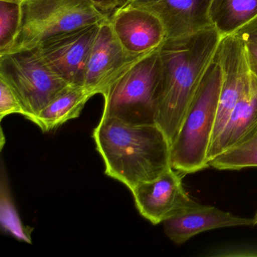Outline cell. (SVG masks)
<instances>
[{"instance_id":"6da1fadb","label":"cell","mask_w":257,"mask_h":257,"mask_svg":"<svg viewBox=\"0 0 257 257\" xmlns=\"http://www.w3.org/2000/svg\"><path fill=\"white\" fill-rule=\"evenodd\" d=\"M222 38L212 26L167 40L160 48L161 78L155 121L171 145Z\"/></svg>"},{"instance_id":"7a4b0ae2","label":"cell","mask_w":257,"mask_h":257,"mask_svg":"<svg viewBox=\"0 0 257 257\" xmlns=\"http://www.w3.org/2000/svg\"><path fill=\"white\" fill-rule=\"evenodd\" d=\"M92 136L105 174L130 191L171 167V144L156 124H131L101 116Z\"/></svg>"},{"instance_id":"3957f363","label":"cell","mask_w":257,"mask_h":257,"mask_svg":"<svg viewBox=\"0 0 257 257\" xmlns=\"http://www.w3.org/2000/svg\"><path fill=\"white\" fill-rule=\"evenodd\" d=\"M222 82L220 66L213 59L171 145V167L178 172L193 174L210 167L209 151Z\"/></svg>"},{"instance_id":"277c9868","label":"cell","mask_w":257,"mask_h":257,"mask_svg":"<svg viewBox=\"0 0 257 257\" xmlns=\"http://www.w3.org/2000/svg\"><path fill=\"white\" fill-rule=\"evenodd\" d=\"M160 48L135 61L109 87L103 95L104 107L101 116L131 124H156Z\"/></svg>"},{"instance_id":"5b68a950","label":"cell","mask_w":257,"mask_h":257,"mask_svg":"<svg viewBox=\"0 0 257 257\" xmlns=\"http://www.w3.org/2000/svg\"><path fill=\"white\" fill-rule=\"evenodd\" d=\"M109 18L89 0H23L22 28L10 53L32 50L48 39Z\"/></svg>"},{"instance_id":"8992f818","label":"cell","mask_w":257,"mask_h":257,"mask_svg":"<svg viewBox=\"0 0 257 257\" xmlns=\"http://www.w3.org/2000/svg\"><path fill=\"white\" fill-rule=\"evenodd\" d=\"M0 79L17 94L25 118H36L70 84L43 62L36 49L0 55Z\"/></svg>"},{"instance_id":"52a82bcc","label":"cell","mask_w":257,"mask_h":257,"mask_svg":"<svg viewBox=\"0 0 257 257\" xmlns=\"http://www.w3.org/2000/svg\"><path fill=\"white\" fill-rule=\"evenodd\" d=\"M100 24L48 39L36 50L55 74L70 85H83L87 63Z\"/></svg>"},{"instance_id":"ba28073f","label":"cell","mask_w":257,"mask_h":257,"mask_svg":"<svg viewBox=\"0 0 257 257\" xmlns=\"http://www.w3.org/2000/svg\"><path fill=\"white\" fill-rule=\"evenodd\" d=\"M131 192L141 216L154 225L198 204L188 195L180 172L172 167L156 180L141 183Z\"/></svg>"},{"instance_id":"9c48e42d","label":"cell","mask_w":257,"mask_h":257,"mask_svg":"<svg viewBox=\"0 0 257 257\" xmlns=\"http://www.w3.org/2000/svg\"><path fill=\"white\" fill-rule=\"evenodd\" d=\"M109 25L118 41L132 56L147 55L167 40L162 21L154 13L126 3L109 15Z\"/></svg>"},{"instance_id":"30bf717a","label":"cell","mask_w":257,"mask_h":257,"mask_svg":"<svg viewBox=\"0 0 257 257\" xmlns=\"http://www.w3.org/2000/svg\"><path fill=\"white\" fill-rule=\"evenodd\" d=\"M142 56L127 54L113 34L109 19L102 22L90 52L83 86L94 96L103 95L120 75Z\"/></svg>"},{"instance_id":"8fae6325","label":"cell","mask_w":257,"mask_h":257,"mask_svg":"<svg viewBox=\"0 0 257 257\" xmlns=\"http://www.w3.org/2000/svg\"><path fill=\"white\" fill-rule=\"evenodd\" d=\"M160 19L167 40L186 37L213 26L209 19L210 0H127Z\"/></svg>"},{"instance_id":"7c38bea8","label":"cell","mask_w":257,"mask_h":257,"mask_svg":"<svg viewBox=\"0 0 257 257\" xmlns=\"http://www.w3.org/2000/svg\"><path fill=\"white\" fill-rule=\"evenodd\" d=\"M163 225L168 238L178 245L209 230L254 225L253 219L234 216L217 207L201 204L167 219Z\"/></svg>"},{"instance_id":"4fadbf2b","label":"cell","mask_w":257,"mask_h":257,"mask_svg":"<svg viewBox=\"0 0 257 257\" xmlns=\"http://www.w3.org/2000/svg\"><path fill=\"white\" fill-rule=\"evenodd\" d=\"M251 74V73H250ZM257 135V79L249 84L217 139L210 146L209 162L216 156L244 144Z\"/></svg>"},{"instance_id":"5bb4252c","label":"cell","mask_w":257,"mask_h":257,"mask_svg":"<svg viewBox=\"0 0 257 257\" xmlns=\"http://www.w3.org/2000/svg\"><path fill=\"white\" fill-rule=\"evenodd\" d=\"M83 85H70L37 115L35 124L44 132H52L78 118L93 97Z\"/></svg>"},{"instance_id":"9a60e30c","label":"cell","mask_w":257,"mask_h":257,"mask_svg":"<svg viewBox=\"0 0 257 257\" xmlns=\"http://www.w3.org/2000/svg\"><path fill=\"white\" fill-rule=\"evenodd\" d=\"M208 14L222 37L231 35L257 16V0H210Z\"/></svg>"},{"instance_id":"2e32d148","label":"cell","mask_w":257,"mask_h":257,"mask_svg":"<svg viewBox=\"0 0 257 257\" xmlns=\"http://www.w3.org/2000/svg\"><path fill=\"white\" fill-rule=\"evenodd\" d=\"M0 225L2 231L19 241L32 243L31 233L34 228L22 222L13 199L8 174L4 162H1L0 176Z\"/></svg>"},{"instance_id":"e0dca14e","label":"cell","mask_w":257,"mask_h":257,"mask_svg":"<svg viewBox=\"0 0 257 257\" xmlns=\"http://www.w3.org/2000/svg\"><path fill=\"white\" fill-rule=\"evenodd\" d=\"M22 24V1L0 0V55L16 45Z\"/></svg>"},{"instance_id":"ac0fdd59","label":"cell","mask_w":257,"mask_h":257,"mask_svg":"<svg viewBox=\"0 0 257 257\" xmlns=\"http://www.w3.org/2000/svg\"><path fill=\"white\" fill-rule=\"evenodd\" d=\"M210 167L220 171H239L257 168V135L244 144L212 159Z\"/></svg>"},{"instance_id":"d6986e66","label":"cell","mask_w":257,"mask_h":257,"mask_svg":"<svg viewBox=\"0 0 257 257\" xmlns=\"http://www.w3.org/2000/svg\"><path fill=\"white\" fill-rule=\"evenodd\" d=\"M11 114L25 116V111L13 88L4 79H0V120L2 121Z\"/></svg>"},{"instance_id":"ffe728a7","label":"cell","mask_w":257,"mask_h":257,"mask_svg":"<svg viewBox=\"0 0 257 257\" xmlns=\"http://www.w3.org/2000/svg\"><path fill=\"white\" fill-rule=\"evenodd\" d=\"M210 256H257V245H231L216 248Z\"/></svg>"},{"instance_id":"44dd1931","label":"cell","mask_w":257,"mask_h":257,"mask_svg":"<svg viewBox=\"0 0 257 257\" xmlns=\"http://www.w3.org/2000/svg\"><path fill=\"white\" fill-rule=\"evenodd\" d=\"M231 35L235 36L243 43H257V16Z\"/></svg>"},{"instance_id":"7402d4cb","label":"cell","mask_w":257,"mask_h":257,"mask_svg":"<svg viewBox=\"0 0 257 257\" xmlns=\"http://www.w3.org/2000/svg\"><path fill=\"white\" fill-rule=\"evenodd\" d=\"M89 1L97 10L109 16L116 9L124 5L127 0H89Z\"/></svg>"},{"instance_id":"603a6c76","label":"cell","mask_w":257,"mask_h":257,"mask_svg":"<svg viewBox=\"0 0 257 257\" xmlns=\"http://www.w3.org/2000/svg\"><path fill=\"white\" fill-rule=\"evenodd\" d=\"M244 45L249 72L257 79V43H244Z\"/></svg>"},{"instance_id":"cb8c5ba5","label":"cell","mask_w":257,"mask_h":257,"mask_svg":"<svg viewBox=\"0 0 257 257\" xmlns=\"http://www.w3.org/2000/svg\"><path fill=\"white\" fill-rule=\"evenodd\" d=\"M253 225H257V213H255L253 218Z\"/></svg>"},{"instance_id":"d4e9b609","label":"cell","mask_w":257,"mask_h":257,"mask_svg":"<svg viewBox=\"0 0 257 257\" xmlns=\"http://www.w3.org/2000/svg\"><path fill=\"white\" fill-rule=\"evenodd\" d=\"M5 1H23V0H5Z\"/></svg>"}]
</instances>
